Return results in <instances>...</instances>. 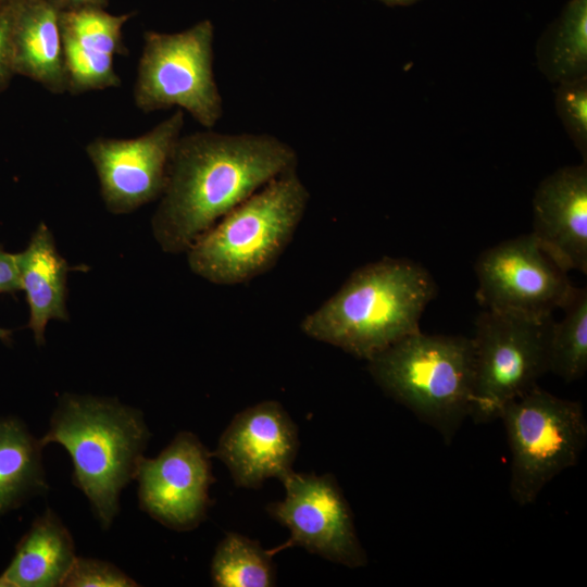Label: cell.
<instances>
[{"mask_svg":"<svg viewBox=\"0 0 587 587\" xmlns=\"http://www.w3.org/2000/svg\"><path fill=\"white\" fill-rule=\"evenodd\" d=\"M297 165L295 148L272 134L182 135L151 221L155 240L165 252L187 251L225 214Z\"/></svg>","mask_w":587,"mask_h":587,"instance_id":"1","label":"cell"},{"mask_svg":"<svg viewBox=\"0 0 587 587\" xmlns=\"http://www.w3.org/2000/svg\"><path fill=\"white\" fill-rule=\"evenodd\" d=\"M436 292L434 278L422 265L385 257L354 270L300 328L312 339L369 361L420 330V319Z\"/></svg>","mask_w":587,"mask_h":587,"instance_id":"2","label":"cell"},{"mask_svg":"<svg viewBox=\"0 0 587 587\" xmlns=\"http://www.w3.org/2000/svg\"><path fill=\"white\" fill-rule=\"evenodd\" d=\"M149 437L140 411L113 399L66 394L40 442L67 450L73 483L108 528L118 513L122 489L136 477Z\"/></svg>","mask_w":587,"mask_h":587,"instance_id":"3","label":"cell"},{"mask_svg":"<svg viewBox=\"0 0 587 587\" xmlns=\"http://www.w3.org/2000/svg\"><path fill=\"white\" fill-rule=\"evenodd\" d=\"M309 199L297 170L274 178L191 245L190 270L216 285L243 284L268 272L290 243Z\"/></svg>","mask_w":587,"mask_h":587,"instance_id":"4","label":"cell"},{"mask_svg":"<svg viewBox=\"0 0 587 587\" xmlns=\"http://www.w3.org/2000/svg\"><path fill=\"white\" fill-rule=\"evenodd\" d=\"M367 362L376 384L451 442L470 417L474 348L464 336L412 333Z\"/></svg>","mask_w":587,"mask_h":587,"instance_id":"5","label":"cell"},{"mask_svg":"<svg viewBox=\"0 0 587 587\" xmlns=\"http://www.w3.org/2000/svg\"><path fill=\"white\" fill-rule=\"evenodd\" d=\"M511 455L510 496L533 504L545 486L578 462L587 442L582 404L534 387L501 411Z\"/></svg>","mask_w":587,"mask_h":587,"instance_id":"6","label":"cell"},{"mask_svg":"<svg viewBox=\"0 0 587 587\" xmlns=\"http://www.w3.org/2000/svg\"><path fill=\"white\" fill-rule=\"evenodd\" d=\"M214 25L205 18L177 33L148 30L134 84V103L145 113L177 108L207 129L223 116L213 71Z\"/></svg>","mask_w":587,"mask_h":587,"instance_id":"7","label":"cell"},{"mask_svg":"<svg viewBox=\"0 0 587 587\" xmlns=\"http://www.w3.org/2000/svg\"><path fill=\"white\" fill-rule=\"evenodd\" d=\"M552 315L525 316L486 310L476 320L474 388L470 417L499 419L513 399L537 386L548 370Z\"/></svg>","mask_w":587,"mask_h":587,"instance_id":"8","label":"cell"},{"mask_svg":"<svg viewBox=\"0 0 587 587\" xmlns=\"http://www.w3.org/2000/svg\"><path fill=\"white\" fill-rule=\"evenodd\" d=\"M476 298L486 310L525 316L552 315L574 286L567 271L529 233L485 250L476 260Z\"/></svg>","mask_w":587,"mask_h":587,"instance_id":"9","label":"cell"},{"mask_svg":"<svg viewBox=\"0 0 587 587\" xmlns=\"http://www.w3.org/2000/svg\"><path fill=\"white\" fill-rule=\"evenodd\" d=\"M282 483L284 500L267 504L266 511L290 532L284 547H301L348 567L367 564L349 503L330 474L292 471Z\"/></svg>","mask_w":587,"mask_h":587,"instance_id":"10","label":"cell"},{"mask_svg":"<svg viewBox=\"0 0 587 587\" xmlns=\"http://www.w3.org/2000/svg\"><path fill=\"white\" fill-rule=\"evenodd\" d=\"M184 124L185 113L176 109L138 137H97L86 146L109 211L129 213L161 197L166 186L172 153Z\"/></svg>","mask_w":587,"mask_h":587,"instance_id":"11","label":"cell"},{"mask_svg":"<svg viewBox=\"0 0 587 587\" xmlns=\"http://www.w3.org/2000/svg\"><path fill=\"white\" fill-rule=\"evenodd\" d=\"M211 457L196 435L180 432L157 458H142L135 477L141 510L175 530L197 527L210 505Z\"/></svg>","mask_w":587,"mask_h":587,"instance_id":"12","label":"cell"},{"mask_svg":"<svg viewBox=\"0 0 587 587\" xmlns=\"http://www.w3.org/2000/svg\"><path fill=\"white\" fill-rule=\"evenodd\" d=\"M298 447V429L287 411L265 400L237 413L211 454L226 465L236 486L258 488L292 472Z\"/></svg>","mask_w":587,"mask_h":587,"instance_id":"13","label":"cell"},{"mask_svg":"<svg viewBox=\"0 0 587 587\" xmlns=\"http://www.w3.org/2000/svg\"><path fill=\"white\" fill-rule=\"evenodd\" d=\"M533 232L542 250L565 271L587 274V162L558 168L533 198Z\"/></svg>","mask_w":587,"mask_h":587,"instance_id":"14","label":"cell"},{"mask_svg":"<svg viewBox=\"0 0 587 587\" xmlns=\"http://www.w3.org/2000/svg\"><path fill=\"white\" fill-rule=\"evenodd\" d=\"M132 15L111 14L102 8L60 11L67 92L79 95L121 85L114 55L125 53L122 29Z\"/></svg>","mask_w":587,"mask_h":587,"instance_id":"15","label":"cell"},{"mask_svg":"<svg viewBox=\"0 0 587 587\" xmlns=\"http://www.w3.org/2000/svg\"><path fill=\"white\" fill-rule=\"evenodd\" d=\"M11 5V45L16 75L52 93L67 92L60 10L51 0H17Z\"/></svg>","mask_w":587,"mask_h":587,"instance_id":"16","label":"cell"},{"mask_svg":"<svg viewBox=\"0 0 587 587\" xmlns=\"http://www.w3.org/2000/svg\"><path fill=\"white\" fill-rule=\"evenodd\" d=\"M15 262L29 307L28 327L36 344L41 346L47 323L68 319L66 278L71 267L58 252L53 236L43 223L33 233L26 249L15 254Z\"/></svg>","mask_w":587,"mask_h":587,"instance_id":"17","label":"cell"},{"mask_svg":"<svg viewBox=\"0 0 587 587\" xmlns=\"http://www.w3.org/2000/svg\"><path fill=\"white\" fill-rule=\"evenodd\" d=\"M75 559L68 529L48 509L18 541L11 563L0 575V587L62 586Z\"/></svg>","mask_w":587,"mask_h":587,"instance_id":"18","label":"cell"},{"mask_svg":"<svg viewBox=\"0 0 587 587\" xmlns=\"http://www.w3.org/2000/svg\"><path fill=\"white\" fill-rule=\"evenodd\" d=\"M539 71L553 84L587 76V0H570L536 46Z\"/></svg>","mask_w":587,"mask_h":587,"instance_id":"19","label":"cell"},{"mask_svg":"<svg viewBox=\"0 0 587 587\" xmlns=\"http://www.w3.org/2000/svg\"><path fill=\"white\" fill-rule=\"evenodd\" d=\"M42 447L17 420H0V514L47 489Z\"/></svg>","mask_w":587,"mask_h":587,"instance_id":"20","label":"cell"},{"mask_svg":"<svg viewBox=\"0 0 587 587\" xmlns=\"http://www.w3.org/2000/svg\"><path fill=\"white\" fill-rule=\"evenodd\" d=\"M273 553L237 533H227L217 545L211 578L217 587H271L276 584Z\"/></svg>","mask_w":587,"mask_h":587,"instance_id":"21","label":"cell"},{"mask_svg":"<svg viewBox=\"0 0 587 587\" xmlns=\"http://www.w3.org/2000/svg\"><path fill=\"white\" fill-rule=\"evenodd\" d=\"M560 322H553L549 347L548 370L571 383L580 379L587 371V290L574 288L562 308Z\"/></svg>","mask_w":587,"mask_h":587,"instance_id":"22","label":"cell"},{"mask_svg":"<svg viewBox=\"0 0 587 587\" xmlns=\"http://www.w3.org/2000/svg\"><path fill=\"white\" fill-rule=\"evenodd\" d=\"M555 111L573 145L587 162V76L558 84Z\"/></svg>","mask_w":587,"mask_h":587,"instance_id":"23","label":"cell"},{"mask_svg":"<svg viewBox=\"0 0 587 587\" xmlns=\"http://www.w3.org/2000/svg\"><path fill=\"white\" fill-rule=\"evenodd\" d=\"M62 586L67 587H133L136 582L112 563L89 558H77Z\"/></svg>","mask_w":587,"mask_h":587,"instance_id":"24","label":"cell"},{"mask_svg":"<svg viewBox=\"0 0 587 587\" xmlns=\"http://www.w3.org/2000/svg\"><path fill=\"white\" fill-rule=\"evenodd\" d=\"M11 27V5H7L0 12V93L9 87L16 75L13 66Z\"/></svg>","mask_w":587,"mask_h":587,"instance_id":"25","label":"cell"},{"mask_svg":"<svg viewBox=\"0 0 587 587\" xmlns=\"http://www.w3.org/2000/svg\"><path fill=\"white\" fill-rule=\"evenodd\" d=\"M22 289L15 254L0 246V294H13Z\"/></svg>","mask_w":587,"mask_h":587,"instance_id":"26","label":"cell"},{"mask_svg":"<svg viewBox=\"0 0 587 587\" xmlns=\"http://www.w3.org/2000/svg\"><path fill=\"white\" fill-rule=\"evenodd\" d=\"M60 10H74L83 8H102L104 9L109 0H51Z\"/></svg>","mask_w":587,"mask_h":587,"instance_id":"27","label":"cell"},{"mask_svg":"<svg viewBox=\"0 0 587 587\" xmlns=\"http://www.w3.org/2000/svg\"><path fill=\"white\" fill-rule=\"evenodd\" d=\"M388 7L410 5L419 0H377Z\"/></svg>","mask_w":587,"mask_h":587,"instance_id":"28","label":"cell"},{"mask_svg":"<svg viewBox=\"0 0 587 587\" xmlns=\"http://www.w3.org/2000/svg\"><path fill=\"white\" fill-rule=\"evenodd\" d=\"M11 334L12 332L10 329L0 327V340H9Z\"/></svg>","mask_w":587,"mask_h":587,"instance_id":"29","label":"cell"},{"mask_svg":"<svg viewBox=\"0 0 587 587\" xmlns=\"http://www.w3.org/2000/svg\"><path fill=\"white\" fill-rule=\"evenodd\" d=\"M15 1H17V0H0V3L3 7H7V5H10V4L14 3Z\"/></svg>","mask_w":587,"mask_h":587,"instance_id":"30","label":"cell"},{"mask_svg":"<svg viewBox=\"0 0 587 587\" xmlns=\"http://www.w3.org/2000/svg\"><path fill=\"white\" fill-rule=\"evenodd\" d=\"M3 8H4V7L0 3V12L2 11Z\"/></svg>","mask_w":587,"mask_h":587,"instance_id":"31","label":"cell"}]
</instances>
